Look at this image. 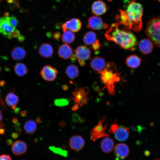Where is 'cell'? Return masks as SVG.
Segmentation results:
<instances>
[{
    "mask_svg": "<svg viewBox=\"0 0 160 160\" xmlns=\"http://www.w3.org/2000/svg\"><path fill=\"white\" fill-rule=\"evenodd\" d=\"M142 6L135 1H129L125 10L119 9L120 14L116 17L119 25L124 29L139 32L142 27Z\"/></svg>",
    "mask_w": 160,
    "mask_h": 160,
    "instance_id": "cell-1",
    "label": "cell"
},
{
    "mask_svg": "<svg viewBox=\"0 0 160 160\" xmlns=\"http://www.w3.org/2000/svg\"><path fill=\"white\" fill-rule=\"evenodd\" d=\"M105 35L107 40L114 42L124 49L134 50L137 44L135 36L129 31L119 28L117 23L112 24Z\"/></svg>",
    "mask_w": 160,
    "mask_h": 160,
    "instance_id": "cell-2",
    "label": "cell"
},
{
    "mask_svg": "<svg viewBox=\"0 0 160 160\" xmlns=\"http://www.w3.org/2000/svg\"><path fill=\"white\" fill-rule=\"evenodd\" d=\"M98 73L100 74L101 81L104 85L103 89L106 88L110 95H114V84L120 80L116 65L111 62H107L104 69Z\"/></svg>",
    "mask_w": 160,
    "mask_h": 160,
    "instance_id": "cell-3",
    "label": "cell"
},
{
    "mask_svg": "<svg viewBox=\"0 0 160 160\" xmlns=\"http://www.w3.org/2000/svg\"><path fill=\"white\" fill-rule=\"evenodd\" d=\"M145 33L152 43L160 47V16L153 17L147 22Z\"/></svg>",
    "mask_w": 160,
    "mask_h": 160,
    "instance_id": "cell-4",
    "label": "cell"
},
{
    "mask_svg": "<svg viewBox=\"0 0 160 160\" xmlns=\"http://www.w3.org/2000/svg\"><path fill=\"white\" fill-rule=\"evenodd\" d=\"M107 118L106 116L100 117L98 124L96 125L92 130L90 133V139L93 141H95L98 139L102 137H108L110 134L105 131L107 127L106 123L103 125L104 122Z\"/></svg>",
    "mask_w": 160,
    "mask_h": 160,
    "instance_id": "cell-5",
    "label": "cell"
},
{
    "mask_svg": "<svg viewBox=\"0 0 160 160\" xmlns=\"http://www.w3.org/2000/svg\"><path fill=\"white\" fill-rule=\"evenodd\" d=\"M90 92V89L87 87H76L72 93L74 97L72 98L76 104L80 107L88 102L87 96Z\"/></svg>",
    "mask_w": 160,
    "mask_h": 160,
    "instance_id": "cell-6",
    "label": "cell"
},
{
    "mask_svg": "<svg viewBox=\"0 0 160 160\" xmlns=\"http://www.w3.org/2000/svg\"><path fill=\"white\" fill-rule=\"evenodd\" d=\"M10 24L8 16L0 17V33L9 39L12 38V34L15 29Z\"/></svg>",
    "mask_w": 160,
    "mask_h": 160,
    "instance_id": "cell-7",
    "label": "cell"
},
{
    "mask_svg": "<svg viewBox=\"0 0 160 160\" xmlns=\"http://www.w3.org/2000/svg\"><path fill=\"white\" fill-rule=\"evenodd\" d=\"M83 41L84 43L92 46L95 52L100 49V44L98 40H97L95 33L92 31L87 32L84 35Z\"/></svg>",
    "mask_w": 160,
    "mask_h": 160,
    "instance_id": "cell-8",
    "label": "cell"
},
{
    "mask_svg": "<svg viewBox=\"0 0 160 160\" xmlns=\"http://www.w3.org/2000/svg\"><path fill=\"white\" fill-rule=\"evenodd\" d=\"M57 73L58 71L55 68L49 65H46L41 70L40 74L45 80L52 81L55 79Z\"/></svg>",
    "mask_w": 160,
    "mask_h": 160,
    "instance_id": "cell-9",
    "label": "cell"
},
{
    "mask_svg": "<svg viewBox=\"0 0 160 160\" xmlns=\"http://www.w3.org/2000/svg\"><path fill=\"white\" fill-rule=\"evenodd\" d=\"M61 25L63 32L68 30L72 32H76L81 29V23L79 19L73 18L62 23Z\"/></svg>",
    "mask_w": 160,
    "mask_h": 160,
    "instance_id": "cell-10",
    "label": "cell"
},
{
    "mask_svg": "<svg viewBox=\"0 0 160 160\" xmlns=\"http://www.w3.org/2000/svg\"><path fill=\"white\" fill-rule=\"evenodd\" d=\"M87 27L93 30H99L107 28L108 25L103 23L100 17L97 16H92L89 18Z\"/></svg>",
    "mask_w": 160,
    "mask_h": 160,
    "instance_id": "cell-11",
    "label": "cell"
},
{
    "mask_svg": "<svg viewBox=\"0 0 160 160\" xmlns=\"http://www.w3.org/2000/svg\"><path fill=\"white\" fill-rule=\"evenodd\" d=\"M85 141L84 139L79 135L72 136L69 141V145L73 150L78 151L81 150L84 147Z\"/></svg>",
    "mask_w": 160,
    "mask_h": 160,
    "instance_id": "cell-12",
    "label": "cell"
},
{
    "mask_svg": "<svg viewBox=\"0 0 160 160\" xmlns=\"http://www.w3.org/2000/svg\"><path fill=\"white\" fill-rule=\"evenodd\" d=\"M75 53L78 61H85L90 57V49L85 46L81 45L75 49Z\"/></svg>",
    "mask_w": 160,
    "mask_h": 160,
    "instance_id": "cell-13",
    "label": "cell"
},
{
    "mask_svg": "<svg viewBox=\"0 0 160 160\" xmlns=\"http://www.w3.org/2000/svg\"><path fill=\"white\" fill-rule=\"evenodd\" d=\"M27 149V145L26 143L20 140L15 141L12 147V153L17 155H20L25 153Z\"/></svg>",
    "mask_w": 160,
    "mask_h": 160,
    "instance_id": "cell-14",
    "label": "cell"
},
{
    "mask_svg": "<svg viewBox=\"0 0 160 160\" xmlns=\"http://www.w3.org/2000/svg\"><path fill=\"white\" fill-rule=\"evenodd\" d=\"M116 156L121 159H124L127 157L129 153V148L126 144L124 143L117 144L114 150Z\"/></svg>",
    "mask_w": 160,
    "mask_h": 160,
    "instance_id": "cell-15",
    "label": "cell"
},
{
    "mask_svg": "<svg viewBox=\"0 0 160 160\" xmlns=\"http://www.w3.org/2000/svg\"><path fill=\"white\" fill-rule=\"evenodd\" d=\"M106 63L102 57H94L90 62V66L92 69L98 73L105 68Z\"/></svg>",
    "mask_w": 160,
    "mask_h": 160,
    "instance_id": "cell-16",
    "label": "cell"
},
{
    "mask_svg": "<svg viewBox=\"0 0 160 160\" xmlns=\"http://www.w3.org/2000/svg\"><path fill=\"white\" fill-rule=\"evenodd\" d=\"M73 52L72 48L66 44L60 45L58 50L59 56L62 58L64 59L70 58L73 54Z\"/></svg>",
    "mask_w": 160,
    "mask_h": 160,
    "instance_id": "cell-17",
    "label": "cell"
},
{
    "mask_svg": "<svg viewBox=\"0 0 160 160\" xmlns=\"http://www.w3.org/2000/svg\"><path fill=\"white\" fill-rule=\"evenodd\" d=\"M92 12L96 16H99L104 14L107 11L105 3L101 1H96L93 3L92 7Z\"/></svg>",
    "mask_w": 160,
    "mask_h": 160,
    "instance_id": "cell-18",
    "label": "cell"
},
{
    "mask_svg": "<svg viewBox=\"0 0 160 160\" xmlns=\"http://www.w3.org/2000/svg\"><path fill=\"white\" fill-rule=\"evenodd\" d=\"M139 48L140 50L143 53L145 54H149L153 50V43L149 39H144L140 41Z\"/></svg>",
    "mask_w": 160,
    "mask_h": 160,
    "instance_id": "cell-19",
    "label": "cell"
},
{
    "mask_svg": "<svg viewBox=\"0 0 160 160\" xmlns=\"http://www.w3.org/2000/svg\"><path fill=\"white\" fill-rule=\"evenodd\" d=\"M129 131L128 128L123 126H119L114 133L115 138L121 141L126 140L129 135Z\"/></svg>",
    "mask_w": 160,
    "mask_h": 160,
    "instance_id": "cell-20",
    "label": "cell"
},
{
    "mask_svg": "<svg viewBox=\"0 0 160 160\" xmlns=\"http://www.w3.org/2000/svg\"><path fill=\"white\" fill-rule=\"evenodd\" d=\"M114 146L113 140L107 137L103 139L101 143V148L102 151L106 153L111 152L114 148Z\"/></svg>",
    "mask_w": 160,
    "mask_h": 160,
    "instance_id": "cell-21",
    "label": "cell"
},
{
    "mask_svg": "<svg viewBox=\"0 0 160 160\" xmlns=\"http://www.w3.org/2000/svg\"><path fill=\"white\" fill-rule=\"evenodd\" d=\"M39 54L42 57L48 58L50 57L53 52L52 46L48 43L42 44L39 49Z\"/></svg>",
    "mask_w": 160,
    "mask_h": 160,
    "instance_id": "cell-22",
    "label": "cell"
},
{
    "mask_svg": "<svg viewBox=\"0 0 160 160\" xmlns=\"http://www.w3.org/2000/svg\"><path fill=\"white\" fill-rule=\"evenodd\" d=\"M141 61V59L137 56L131 55L127 58L126 63L129 67L135 68L140 66Z\"/></svg>",
    "mask_w": 160,
    "mask_h": 160,
    "instance_id": "cell-23",
    "label": "cell"
},
{
    "mask_svg": "<svg viewBox=\"0 0 160 160\" xmlns=\"http://www.w3.org/2000/svg\"><path fill=\"white\" fill-rule=\"evenodd\" d=\"M26 55V52L25 50L20 47L14 48L11 52L12 58L16 60H20L23 59Z\"/></svg>",
    "mask_w": 160,
    "mask_h": 160,
    "instance_id": "cell-24",
    "label": "cell"
},
{
    "mask_svg": "<svg viewBox=\"0 0 160 160\" xmlns=\"http://www.w3.org/2000/svg\"><path fill=\"white\" fill-rule=\"evenodd\" d=\"M65 72L68 77L72 79L77 77L79 74L77 66L73 64L68 65L65 70Z\"/></svg>",
    "mask_w": 160,
    "mask_h": 160,
    "instance_id": "cell-25",
    "label": "cell"
},
{
    "mask_svg": "<svg viewBox=\"0 0 160 160\" xmlns=\"http://www.w3.org/2000/svg\"><path fill=\"white\" fill-rule=\"evenodd\" d=\"M7 104L15 109L16 105L18 101V97L13 92H10L7 95L5 100Z\"/></svg>",
    "mask_w": 160,
    "mask_h": 160,
    "instance_id": "cell-26",
    "label": "cell"
},
{
    "mask_svg": "<svg viewBox=\"0 0 160 160\" xmlns=\"http://www.w3.org/2000/svg\"><path fill=\"white\" fill-rule=\"evenodd\" d=\"M14 70L17 75L20 76H25L28 71L26 66L22 63H17L14 66Z\"/></svg>",
    "mask_w": 160,
    "mask_h": 160,
    "instance_id": "cell-27",
    "label": "cell"
},
{
    "mask_svg": "<svg viewBox=\"0 0 160 160\" xmlns=\"http://www.w3.org/2000/svg\"><path fill=\"white\" fill-rule=\"evenodd\" d=\"M75 38L74 33L70 31L67 30L64 32L62 36V40L64 43L68 44L73 42Z\"/></svg>",
    "mask_w": 160,
    "mask_h": 160,
    "instance_id": "cell-28",
    "label": "cell"
},
{
    "mask_svg": "<svg viewBox=\"0 0 160 160\" xmlns=\"http://www.w3.org/2000/svg\"><path fill=\"white\" fill-rule=\"evenodd\" d=\"M26 133L28 134L34 133L37 128L36 124L34 121L29 120L25 123L24 126Z\"/></svg>",
    "mask_w": 160,
    "mask_h": 160,
    "instance_id": "cell-29",
    "label": "cell"
},
{
    "mask_svg": "<svg viewBox=\"0 0 160 160\" xmlns=\"http://www.w3.org/2000/svg\"><path fill=\"white\" fill-rule=\"evenodd\" d=\"M49 149L54 153L64 157H66L67 156L68 152L65 149L54 146H50L49 147Z\"/></svg>",
    "mask_w": 160,
    "mask_h": 160,
    "instance_id": "cell-30",
    "label": "cell"
},
{
    "mask_svg": "<svg viewBox=\"0 0 160 160\" xmlns=\"http://www.w3.org/2000/svg\"><path fill=\"white\" fill-rule=\"evenodd\" d=\"M54 104L58 107H64L67 106L69 103L68 100L66 98H61L55 99L54 101Z\"/></svg>",
    "mask_w": 160,
    "mask_h": 160,
    "instance_id": "cell-31",
    "label": "cell"
},
{
    "mask_svg": "<svg viewBox=\"0 0 160 160\" xmlns=\"http://www.w3.org/2000/svg\"><path fill=\"white\" fill-rule=\"evenodd\" d=\"M10 24L13 27L16 28L19 23L17 19L14 16H8Z\"/></svg>",
    "mask_w": 160,
    "mask_h": 160,
    "instance_id": "cell-32",
    "label": "cell"
},
{
    "mask_svg": "<svg viewBox=\"0 0 160 160\" xmlns=\"http://www.w3.org/2000/svg\"><path fill=\"white\" fill-rule=\"evenodd\" d=\"M119 127V126L117 124H116L114 122V124H112L111 126L110 129L109 131L110 133H113V134L115 131Z\"/></svg>",
    "mask_w": 160,
    "mask_h": 160,
    "instance_id": "cell-33",
    "label": "cell"
},
{
    "mask_svg": "<svg viewBox=\"0 0 160 160\" xmlns=\"http://www.w3.org/2000/svg\"><path fill=\"white\" fill-rule=\"evenodd\" d=\"M72 120L75 122H79L81 121L80 116L76 113H73L72 116Z\"/></svg>",
    "mask_w": 160,
    "mask_h": 160,
    "instance_id": "cell-34",
    "label": "cell"
},
{
    "mask_svg": "<svg viewBox=\"0 0 160 160\" xmlns=\"http://www.w3.org/2000/svg\"><path fill=\"white\" fill-rule=\"evenodd\" d=\"M0 160H12V159L8 155L3 154L0 155Z\"/></svg>",
    "mask_w": 160,
    "mask_h": 160,
    "instance_id": "cell-35",
    "label": "cell"
},
{
    "mask_svg": "<svg viewBox=\"0 0 160 160\" xmlns=\"http://www.w3.org/2000/svg\"><path fill=\"white\" fill-rule=\"evenodd\" d=\"M61 36V34L58 32H55L53 35L54 39L56 40L59 39L60 38Z\"/></svg>",
    "mask_w": 160,
    "mask_h": 160,
    "instance_id": "cell-36",
    "label": "cell"
},
{
    "mask_svg": "<svg viewBox=\"0 0 160 160\" xmlns=\"http://www.w3.org/2000/svg\"><path fill=\"white\" fill-rule=\"evenodd\" d=\"M20 35L19 31L15 29L12 34V37H18Z\"/></svg>",
    "mask_w": 160,
    "mask_h": 160,
    "instance_id": "cell-37",
    "label": "cell"
},
{
    "mask_svg": "<svg viewBox=\"0 0 160 160\" xmlns=\"http://www.w3.org/2000/svg\"><path fill=\"white\" fill-rule=\"evenodd\" d=\"M71 62H75L77 59V57L75 54H73L71 57Z\"/></svg>",
    "mask_w": 160,
    "mask_h": 160,
    "instance_id": "cell-38",
    "label": "cell"
},
{
    "mask_svg": "<svg viewBox=\"0 0 160 160\" xmlns=\"http://www.w3.org/2000/svg\"><path fill=\"white\" fill-rule=\"evenodd\" d=\"M25 37L24 36L20 35L18 37V40L19 41L22 42L25 39Z\"/></svg>",
    "mask_w": 160,
    "mask_h": 160,
    "instance_id": "cell-39",
    "label": "cell"
},
{
    "mask_svg": "<svg viewBox=\"0 0 160 160\" xmlns=\"http://www.w3.org/2000/svg\"><path fill=\"white\" fill-rule=\"evenodd\" d=\"M79 108V107L78 105L76 104L72 108V109L73 111H76V110L77 109H78Z\"/></svg>",
    "mask_w": 160,
    "mask_h": 160,
    "instance_id": "cell-40",
    "label": "cell"
},
{
    "mask_svg": "<svg viewBox=\"0 0 160 160\" xmlns=\"http://www.w3.org/2000/svg\"><path fill=\"white\" fill-rule=\"evenodd\" d=\"M62 88L63 90H66L68 89V86L65 84L63 85L62 86Z\"/></svg>",
    "mask_w": 160,
    "mask_h": 160,
    "instance_id": "cell-41",
    "label": "cell"
},
{
    "mask_svg": "<svg viewBox=\"0 0 160 160\" xmlns=\"http://www.w3.org/2000/svg\"><path fill=\"white\" fill-rule=\"evenodd\" d=\"M2 119V113L0 110V122L1 121Z\"/></svg>",
    "mask_w": 160,
    "mask_h": 160,
    "instance_id": "cell-42",
    "label": "cell"
},
{
    "mask_svg": "<svg viewBox=\"0 0 160 160\" xmlns=\"http://www.w3.org/2000/svg\"><path fill=\"white\" fill-rule=\"evenodd\" d=\"M41 121L40 119L38 117V118L36 120V121L38 123H40L41 122Z\"/></svg>",
    "mask_w": 160,
    "mask_h": 160,
    "instance_id": "cell-43",
    "label": "cell"
},
{
    "mask_svg": "<svg viewBox=\"0 0 160 160\" xmlns=\"http://www.w3.org/2000/svg\"><path fill=\"white\" fill-rule=\"evenodd\" d=\"M124 1L126 2H127L128 1V0H124Z\"/></svg>",
    "mask_w": 160,
    "mask_h": 160,
    "instance_id": "cell-44",
    "label": "cell"
},
{
    "mask_svg": "<svg viewBox=\"0 0 160 160\" xmlns=\"http://www.w3.org/2000/svg\"><path fill=\"white\" fill-rule=\"evenodd\" d=\"M160 2V0H157Z\"/></svg>",
    "mask_w": 160,
    "mask_h": 160,
    "instance_id": "cell-45",
    "label": "cell"
},
{
    "mask_svg": "<svg viewBox=\"0 0 160 160\" xmlns=\"http://www.w3.org/2000/svg\"></svg>",
    "mask_w": 160,
    "mask_h": 160,
    "instance_id": "cell-46",
    "label": "cell"
}]
</instances>
